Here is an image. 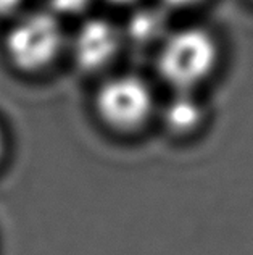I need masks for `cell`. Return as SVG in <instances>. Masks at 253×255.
<instances>
[{
    "label": "cell",
    "mask_w": 253,
    "mask_h": 255,
    "mask_svg": "<svg viewBox=\"0 0 253 255\" xmlns=\"http://www.w3.org/2000/svg\"><path fill=\"white\" fill-rule=\"evenodd\" d=\"M219 62V45L210 31L197 26L168 32L160 42L157 71L176 92H194Z\"/></svg>",
    "instance_id": "6da1fadb"
},
{
    "label": "cell",
    "mask_w": 253,
    "mask_h": 255,
    "mask_svg": "<svg viewBox=\"0 0 253 255\" xmlns=\"http://www.w3.org/2000/svg\"><path fill=\"white\" fill-rule=\"evenodd\" d=\"M65 44L60 18L50 11H34L21 16L11 26L5 50L16 70L36 75L57 62Z\"/></svg>",
    "instance_id": "7a4b0ae2"
},
{
    "label": "cell",
    "mask_w": 253,
    "mask_h": 255,
    "mask_svg": "<svg viewBox=\"0 0 253 255\" xmlns=\"http://www.w3.org/2000/svg\"><path fill=\"white\" fill-rule=\"evenodd\" d=\"M94 110L110 129L134 132L147 125L155 110V99L141 76L119 75L100 84L94 97Z\"/></svg>",
    "instance_id": "3957f363"
},
{
    "label": "cell",
    "mask_w": 253,
    "mask_h": 255,
    "mask_svg": "<svg viewBox=\"0 0 253 255\" xmlns=\"http://www.w3.org/2000/svg\"><path fill=\"white\" fill-rule=\"evenodd\" d=\"M123 41V31L108 19H85L73 36V62L83 73H98L118 57Z\"/></svg>",
    "instance_id": "277c9868"
},
{
    "label": "cell",
    "mask_w": 253,
    "mask_h": 255,
    "mask_svg": "<svg viewBox=\"0 0 253 255\" xmlns=\"http://www.w3.org/2000/svg\"><path fill=\"white\" fill-rule=\"evenodd\" d=\"M206 110L194 92H176L162 112L163 126L174 136H189L205 123Z\"/></svg>",
    "instance_id": "5b68a950"
},
{
    "label": "cell",
    "mask_w": 253,
    "mask_h": 255,
    "mask_svg": "<svg viewBox=\"0 0 253 255\" xmlns=\"http://www.w3.org/2000/svg\"><path fill=\"white\" fill-rule=\"evenodd\" d=\"M166 34H168V19L165 11L157 6L136 8L123 29V37L136 47L160 44Z\"/></svg>",
    "instance_id": "8992f818"
},
{
    "label": "cell",
    "mask_w": 253,
    "mask_h": 255,
    "mask_svg": "<svg viewBox=\"0 0 253 255\" xmlns=\"http://www.w3.org/2000/svg\"><path fill=\"white\" fill-rule=\"evenodd\" d=\"M94 0H50V13L60 16H76L87 11Z\"/></svg>",
    "instance_id": "52a82bcc"
},
{
    "label": "cell",
    "mask_w": 253,
    "mask_h": 255,
    "mask_svg": "<svg viewBox=\"0 0 253 255\" xmlns=\"http://www.w3.org/2000/svg\"><path fill=\"white\" fill-rule=\"evenodd\" d=\"M24 0H0V15H11L23 5Z\"/></svg>",
    "instance_id": "ba28073f"
},
{
    "label": "cell",
    "mask_w": 253,
    "mask_h": 255,
    "mask_svg": "<svg viewBox=\"0 0 253 255\" xmlns=\"http://www.w3.org/2000/svg\"><path fill=\"white\" fill-rule=\"evenodd\" d=\"M203 0H163V3L166 6H171V8H189V6H194L202 3Z\"/></svg>",
    "instance_id": "9c48e42d"
},
{
    "label": "cell",
    "mask_w": 253,
    "mask_h": 255,
    "mask_svg": "<svg viewBox=\"0 0 253 255\" xmlns=\"http://www.w3.org/2000/svg\"><path fill=\"white\" fill-rule=\"evenodd\" d=\"M105 2L108 3H113V5H134L136 2H139V0H105Z\"/></svg>",
    "instance_id": "30bf717a"
},
{
    "label": "cell",
    "mask_w": 253,
    "mask_h": 255,
    "mask_svg": "<svg viewBox=\"0 0 253 255\" xmlns=\"http://www.w3.org/2000/svg\"><path fill=\"white\" fill-rule=\"evenodd\" d=\"M3 149V137H2V132H0V153H2Z\"/></svg>",
    "instance_id": "8fae6325"
}]
</instances>
